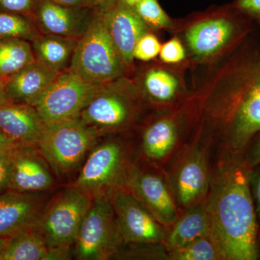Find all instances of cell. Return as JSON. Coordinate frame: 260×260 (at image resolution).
I'll return each instance as SVG.
<instances>
[{
    "instance_id": "cb8c5ba5",
    "label": "cell",
    "mask_w": 260,
    "mask_h": 260,
    "mask_svg": "<svg viewBox=\"0 0 260 260\" xmlns=\"http://www.w3.org/2000/svg\"><path fill=\"white\" fill-rule=\"evenodd\" d=\"M51 250L37 227L32 226L9 238L3 260H49Z\"/></svg>"
},
{
    "instance_id": "d6a6232c",
    "label": "cell",
    "mask_w": 260,
    "mask_h": 260,
    "mask_svg": "<svg viewBox=\"0 0 260 260\" xmlns=\"http://www.w3.org/2000/svg\"><path fill=\"white\" fill-rule=\"evenodd\" d=\"M14 149L0 153V194L9 189Z\"/></svg>"
},
{
    "instance_id": "3957f363",
    "label": "cell",
    "mask_w": 260,
    "mask_h": 260,
    "mask_svg": "<svg viewBox=\"0 0 260 260\" xmlns=\"http://www.w3.org/2000/svg\"><path fill=\"white\" fill-rule=\"evenodd\" d=\"M144 98L125 77L98 84L78 118L98 137L126 131L140 120Z\"/></svg>"
},
{
    "instance_id": "4316f807",
    "label": "cell",
    "mask_w": 260,
    "mask_h": 260,
    "mask_svg": "<svg viewBox=\"0 0 260 260\" xmlns=\"http://www.w3.org/2000/svg\"><path fill=\"white\" fill-rule=\"evenodd\" d=\"M169 260H223L210 235L196 239L180 249L169 251Z\"/></svg>"
},
{
    "instance_id": "8d00e7d4",
    "label": "cell",
    "mask_w": 260,
    "mask_h": 260,
    "mask_svg": "<svg viewBox=\"0 0 260 260\" xmlns=\"http://www.w3.org/2000/svg\"><path fill=\"white\" fill-rule=\"evenodd\" d=\"M8 78H0V106L10 104L12 101L10 100L8 91H7V83Z\"/></svg>"
},
{
    "instance_id": "d4e9b609",
    "label": "cell",
    "mask_w": 260,
    "mask_h": 260,
    "mask_svg": "<svg viewBox=\"0 0 260 260\" xmlns=\"http://www.w3.org/2000/svg\"><path fill=\"white\" fill-rule=\"evenodd\" d=\"M36 61L31 43L0 38V78H8Z\"/></svg>"
},
{
    "instance_id": "277c9868",
    "label": "cell",
    "mask_w": 260,
    "mask_h": 260,
    "mask_svg": "<svg viewBox=\"0 0 260 260\" xmlns=\"http://www.w3.org/2000/svg\"><path fill=\"white\" fill-rule=\"evenodd\" d=\"M193 131L190 140L169 160L166 172L181 213L204 202L210 189V149L214 143L198 130Z\"/></svg>"
},
{
    "instance_id": "e0dca14e",
    "label": "cell",
    "mask_w": 260,
    "mask_h": 260,
    "mask_svg": "<svg viewBox=\"0 0 260 260\" xmlns=\"http://www.w3.org/2000/svg\"><path fill=\"white\" fill-rule=\"evenodd\" d=\"M81 8L39 0L32 18L43 34L80 39L93 18Z\"/></svg>"
},
{
    "instance_id": "30bf717a",
    "label": "cell",
    "mask_w": 260,
    "mask_h": 260,
    "mask_svg": "<svg viewBox=\"0 0 260 260\" xmlns=\"http://www.w3.org/2000/svg\"><path fill=\"white\" fill-rule=\"evenodd\" d=\"M150 165L144 168L133 162L123 188L134 195L160 223L169 228L181 213L167 172L162 167Z\"/></svg>"
},
{
    "instance_id": "7402d4cb",
    "label": "cell",
    "mask_w": 260,
    "mask_h": 260,
    "mask_svg": "<svg viewBox=\"0 0 260 260\" xmlns=\"http://www.w3.org/2000/svg\"><path fill=\"white\" fill-rule=\"evenodd\" d=\"M79 39L41 34L31 42L36 61L56 73L70 70Z\"/></svg>"
},
{
    "instance_id": "f35d334b",
    "label": "cell",
    "mask_w": 260,
    "mask_h": 260,
    "mask_svg": "<svg viewBox=\"0 0 260 260\" xmlns=\"http://www.w3.org/2000/svg\"><path fill=\"white\" fill-rule=\"evenodd\" d=\"M54 3L68 7L83 8L85 7V0H52Z\"/></svg>"
},
{
    "instance_id": "ac0fdd59",
    "label": "cell",
    "mask_w": 260,
    "mask_h": 260,
    "mask_svg": "<svg viewBox=\"0 0 260 260\" xmlns=\"http://www.w3.org/2000/svg\"><path fill=\"white\" fill-rule=\"evenodd\" d=\"M45 126L32 106L13 102L0 106V132L17 146L37 148Z\"/></svg>"
},
{
    "instance_id": "5b68a950",
    "label": "cell",
    "mask_w": 260,
    "mask_h": 260,
    "mask_svg": "<svg viewBox=\"0 0 260 260\" xmlns=\"http://www.w3.org/2000/svg\"><path fill=\"white\" fill-rule=\"evenodd\" d=\"M70 70L95 85L125 77V64L99 13L78 40Z\"/></svg>"
},
{
    "instance_id": "44dd1931",
    "label": "cell",
    "mask_w": 260,
    "mask_h": 260,
    "mask_svg": "<svg viewBox=\"0 0 260 260\" xmlns=\"http://www.w3.org/2000/svg\"><path fill=\"white\" fill-rule=\"evenodd\" d=\"M207 235H210V220L205 200L181 213L168 229L164 244L168 251L175 250Z\"/></svg>"
},
{
    "instance_id": "f1b7e54d",
    "label": "cell",
    "mask_w": 260,
    "mask_h": 260,
    "mask_svg": "<svg viewBox=\"0 0 260 260\" xmlns=\"http://www.w3.org/2000/svg\"><path fill=\"white\" fill-rule=\"evenodd\" d=\"M133 9L148 27L160 29L169 28L172 25L170 19L157 0H137Z\"/></svg>"
},
{
    "instance_id": "8992f818",
    "label": "cell",
    "mask_w": 260,
    "mask_h": 260,
    "mask_svg": "<svg viewBox=\"0 0 260 260\" xmlns=\"http://www.w3.org/2000/svg\"><path fill=\"white\" fill-rule=\"evenodd\" d=\"M99 137L79 118L47 124L38 150L60 179L68 177L83 164Z\"/></svg>"
},
{
    "instance_id": "836d02e7",
    "label": "cell",
    "mask_w": 260,
    "mask_h": 260,
    "mask_svg": "<svg viewBox=\"0 0 260 260\" xmlns=\"http://www.w3.org/2000/svg\"><path fill=\"white\" fill-rule=\"evenodd\" d=\"M250 184L252 187V197L257 218H260V171L250 176Z\"/></svg>"
},
{
    "instance_id": "83f0119b",
    "label": "cell",
    "mask_w": 260,
    "mask_h": 260,
    "mask_svg": "<svg viewBox=\"0 0 260 260\" xmlns=\"http://www.w3.org/2000/svg\"><path fill=\"white\" fill-rule=\"evenodd\" d=\"M114 258L118 259L169 260V251L162 243H143L121 246Z\"/></svg>"
},
{
    "instance_id": "484cf974",
    "label": "cell",
    "mask_w": 260,
    "mask_h": 260,
    "mask_svg": "<svg viewBox=\"0 0 260 260\" xmlns=\"http://www.w3.org/2000/svg\"><path fill=\"white\" fill-rule=\"evenodd\" d=\"M41 34L32 17L0 11V38L23 39L31 43Z\"/></svg>"
},
{
    "instance_id": "ab89813d",
    "label": "cell",
    "mask_w": 260,
    "mask_h": 260,
    "mask_svg": "<svg viewBox=\"0 0 260 260\" xmlns=\"http://www.w3.org/2000/svg\"><path fill=\"white\" fill-rule=\"evenodd\" d=\"M111 0H85V7H102Z\"/></svg>"
},
{
    "instance_id": "ba28073f",
    "label": "cell",
    "mask_w": 260,
    "mask_h": 260,
    "mask_svg": "<svg viewBox=\"0 0 260 260\" xmlns=\"http://www.w3.org/2000/svg\"><path fill=\"white\" fill-rule=\"evenodd\" d=\"M92 199L88 191L70 185L48 202L35 225L48 246L74 245Z\"/></svg>"
},
{
    "instance_id": "60d3db41",
    "label": "cell",
    "mask_w": 260,
    "mask_h": 260,
    "mask_svg": "<svg viewBox=\"0 0 260 260\" xmlns=\"http://www.w3.org/2000/svg\"><path fill=\"white\" fill-rule=\"evenodd\" d=\"M9 238H0V260H3Z\"/></svg>"
},
{
    "instance_id": "4dcf8cb0",
    "label": "cell",
    "mask_w": 260,
    "mask_h": 260,
    "mask_svg": "<svg viewBox=\"0 0 260 260\" xmlns=\"http://www.w3.org/2000/svg\"><path fill=\"white\" fill-rule=\"evenodd\" d=\"M159 56L164 62L177 64L185 58V49L180 41L177 38H174L161 46Z\"/></svg>"
},
{
    "instance_id": "603a6c76",
    "label": "cell",
    "mask_w": 260,
    "mask_h": 260,
    "mask_svg": "<svg viewBox=\"0 0 260 260\" xmlns=\"http://www.w3.org/2000/svg\"><path fill=\"white\" fill-rule=\"evenodd\" d=\"M145 102L156 107H172L182 97L181 84L169 70L152 68L145 73L140 85L137 84Z\"/></svg>"
},
{
    "instance_id": "d590c367",
    "label": "cell",
    "mask_w": 260,
    "mask_h": 260,
    "mask_svg": "<svg viewBox=\"0 0 260 260\" xmlns=\"http://www.w3.org/2000/svg\"><path fill=\"white\" fill-rule=\"evenodd\" d=\"M237 5L241 10L260 19V0H239Z\"/></svg>"
},
{
    "instance_id": "b9f144b4",
    "label": "cell",
    "mask_w": 260,
    "mask_h": 260,
    "mask_svg": "<svg viewBox=\"0 0 260 260\" xmlns=\"http://www.w3.org/2000/svg\"><path fill=\"white\" fill-rule=\"evenodd\" d=\"M121 3H124L126 6L129 7V8H134L135 3L137 0H121Z\"/></svg>"
},
{
    "instance_id": "9a60e30c",
    "label": "cell",
    "mask_w": 260,
    "mask_h": 260,
    "mask_svg": "<svg viewBox=\"0 0 260 260\" xmlns=\"http://www.w3.org/2000/svg\"><path fill=\"white\" fill-rule=\"evenodd\" d=\"M42 193L8 190L0 194V238L37 225L48 203Z\"/></svg>"
},
{
    "instance_id": "7c38bea8",
    "label": "cell",
    "mask_w": 260,
    "mask_h": 260,
    "mask_svg": "<svg viewBox=\"0 0 260 260\" xmlns=\"http://www.w3.org/2000/svg\"><path fill=\"white\" fill-rule=\"evenodd\" d=\"M117 219L123 245L143 243H162L168 229L142 205L139 200L121 187L109 195Z\"/></svg>"
},
{
    "instance_id": "1f68e13d",
    "label": "cell",
    "mask_w": 260,
    "mask_h": 260,
    "mask_svg": "<svg viewBox=\"0 0 260 260\" xmlns=\"http://www.w3.org/2000/svg\"><path fill=\"white\" fill-rule=\"evenodd\" d=\"M39 0H0V11L34 16Z\"/></svg>"
},
{
    "instance_id": "52a82bcc",
    "label": "cell",
    "mask_w": 260,
    "mask_h": 260,
    "mask_svg": "<svg viewBox=\"0 0 260 260\" xmlns=\"http://www.w3.org/2000/svg\"><path fill=\"white\" fill-rule=\"evenodd\" d=\"M73 255L79 260H107L123 246L115 212L107 195L93 197L74 244Z\"/></svg>"
},
{
    "instance_id": "8fae6325",
    "label": "cell",
    "mask_w": 260,
    "mask_h": 260,
    "mask_svg": "<svg viewBox=\"0 0 260 260\" xmlns=\"http://www.w3.org/2000/svg\"><path fill=\"white\" fill-rule=\"evenodd\" d=\"M192 126L189 109L185 103L154 119L142 133L140 150L145 161L162 167L169 162L181 145L184 130Z\"/></svg>"
},
{
    "instance_id": "e575fe53",
    "label": "cell",
    "mask_w": 260,
    "mask_h": 260,
    "mask_svg": "<svg viewBox=\"0 0 260 260\" xmlns=\"http://www.w3.org/2000/svg\"><path fill=\"white\" fill-rule=\"evenodd\" d=\"M246 156L244 157L248 165L251 168L256 167L260 164V136L250 148L246 150Z\"/></svg>"
},
{
    "instance_id": "ffe728a7",
    "label": "cell",
    "mask_w": 260,
    "mask_h": 260,
    "mask_svg": "<svg viewBox=\"0 0 260 260\" xmlns=\"http://www.w3.org/2000/svg\"><path fill=\"white\" fill-rule=\"evenodd\" d=\"M235 25L229 19L212 18L194 24L186 32L188 47L201 59L215 55L232 40Z\"/></svg>"
},
{
    "instance_id": "7a4b0ae2",
    "label": "cell",
    "mask_w": 260,
    "mask_h": 260,
    "mask_svg": "<svg viewBox=\"0 0 260 260\" xmlns=\"http://www.w3.org/2000/svg\"><path fill=\"white\" fill-rule=\"evenodd\" d=\"M251 169L244 156L220 151L205 199L210 236L223 260H256L257 223Z\"/></svg>"
},
{
    "instance_id": "4fadbf2b",
    "label": "cell",
    "mask_w": 260,
    "mask_h": 260,
    "mask_svg": "<svg viewBox=\"0 0 260 260\" xmlns=\"http://www.w3.org/2000/svg\"><path fill=\"white\" fill-rule=\"evenodd\" d=\"M95 86L68 70L59 75L47 95L35 108L46 125L78 118Z\"/></svg>"
},
{
    "instance_id": "5bb4252c",
    "label": "cell",
    "mask_w": 260,
    "mask_h": 260,
    "mask_svg": "<svg viewBox=\"0 0 260 260\" xmlns=\"http://www.w3.org/2000/svg\"><path fill=\"white\" fill-rule=\"evenodd\" d=\"M100 8L99 14L127 70L133 66L135 45L148 32V27L121 0H111Z\"/></svg>"
},
{
    "instance_id": "2e32d148",
    "label": "cell",
    "mask_w": 260,
    "mask_h": 260,
    "mask_svg": "<svg viewBox=\"0 0 260 260\" xmlns=\"http://www.w3.org/2000/svg\"><path fill=\"white\" fill-rule=\"evenodd\" d=\"M48 165L37 148L17 146L13 150L8 190L44 192L52 189L55 181Z\"/></svg>"
},
{
    "instance_id": "6da1fadb",
    "label": "cell",
    "mask_w": 260,
    "mask_h": 260,
    "mask_svg": "<svg viewBox=\"0 0 260 260\" xmlns=\"http://www.w3.org/2000/svg\"><path fill=\"white\" fill-rule=\"evenodd\" d=\"M192 129L244 156L260 133V51L238 54L188 98Z\"/></svg>"
},
{
    "instance_id": "9c48e42d",
    "label": "cell",
    "mask_w": 260,
    "mask_h": 260,
    "mask_svg": "<svg viewBox=\"0 0 260 260\" xmlns=\"http://www.w3.org/2000/svg\"><path fill=\"white\" fill-rule=\"evenodd\" d=\"M133 162L125 143L119 139H109L94 145L71 185L88 191L92 196L107 195L123 187Z\"/></svg>"
},
{
    "instance_id": "f546056e",
    "label": "cell",
    "mask_w": 260,
    "mask_h": 260,
    "mask_svg": "<svg viewBox=\"0 0 260 260\" xmlns=\"http://www.w3.org/2000/svg\"><path fill=\"white\" fill-rule=\"evenodd\" d=\"M160 45L158 39L153 34L148 32L140 38L138 42L135 45L134 52V59H138L141 61H150L159 55Z\"/></svg>"
},
{
    "instance_id": "d6986e66",
    "label": "cell",
    "mask_w": 260,
    "mask_h": 260,
    "mask_svg": "<svg viewBox=\"0 0 260 260\" xmlns=\"http://www.w3.org/2000/svg\"><path fill=\"white\" fill-rule=\"evenodd\" d=\"M59 75L34 61L8 77L7 91L10 100L35 107L47 95Z\"/></svg>"
},
{
    "instance_id": "74e56055",
    "label": "cell",
    "mask_w": 260,
    "mask_h": 260,
    "mask_svg": "<svg viewBox=\"0 0 260 260\" xmlns=\"http://www.w3.org/2000/svg\"><path fill=\"white\" fill-rule=\"evenodd\" d=\"M17 145H15L13 142L10 141L8 138H7L3 133L0 132V153H5V152L13 150Z\"/></svg>"
}]
</instances>
